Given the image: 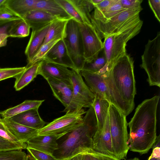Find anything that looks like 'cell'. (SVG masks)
I'll use <instances>...</instances> for the list:
<instances>
[{
    "label": "cell",
    "mask_w": 160,
    "mask_h": 160,
    "mask_svg": "<svg viewBox=\"0 0 160 160\" xmlns=\"http://www.w3.org/2000/svg\"><path fill=\"white\" fill-rule=\"evenodd\" d=\"M134 61L126 53L108 71L102 73L109 96L110 104L126 117L134 107L136 94Z\"/></svg>",
    "instance_id": "obj_1"
},
{
    "label": "cell",
    "mask_w": 160,
    "mask_h": 160,
    "mask_svg": "<svg viewBox=\"0 0 160 160\" xmlns=\"http://www.w3.org/2000/svg\"><path fill=\"white\" fill-rule=\"evenodd\" d=\"M159 99V96L156 95L143 101L128 123V143L130 151L142 155L153 148L158 137L157 112Z\"/></svg>",
    "instance_id": "obj_2"
},
{
    "label": "cell",
    "mask_w": 160,
    "mask_h": 160,
    "mask_svg": "<svg viewBox=\"0 0 160 160\" xmlns=\"http://www.w3.org/2000/svg\"><path fill=\"white\" fill-rule=\"evenodd\" d=\"M97 129V118L91 106L80 125L58 139V149L53 155L57 160H68L78 154H87L92 149V138Z\"/></svg>",
    "instance_id": "obj_3"
},
{
    "label": "cell",
    "mask_w": 160,
    "mask_h": 160,
    "mask_svg": "<svg viewBox=\"0 0 160 160\" xmlns=\"http://www.w3.org/2000/svg\"><path fill=\"white\" fill-rule=\"evenodd\" d=\"M142 24L143 21L141 20L136 24L104 38L103 50L107 61L105 66L106 72L127 53L126 47L127 42L139 32Z\"/></svg>",
    "instance_id": "obj_4"
},
{
    "label": "cell",
    "mask_w": 160,
    "mask_h": 160,
    "mask_svg": "<svg viewBox=\"0 0 160 160\" xmlns=\"http://www.w3.org/2000/svg\"><path fill=\"white\" fill-rule=\"evenodd\" d=\"M108 113L114 153L117 158L125 160L129 150L126 117L112 104Z\"/></svg>",
    "instance_id": "obj_5"
},
{
    "label": "cell",
    "mask_w": 160,
    "mask_h": 160,
    "mask_svg": "<svg viewBox=\"0 0 160 160\" xmlns=\"http://www.w3.org/2000/svg\"><path fill=\"white\" fill-rule=\"evenodd\" d=\"M142 9L141 7L127 9L104 22L91 18V23L102 40L139 22L141 20L139 14Z\"/></svg>",
    "instance_id": "obj_6"
},
{
    "label": "cell",
    "mask_w": 160,
    "mask_h": 160,
    "mask_svg": "<svg viewBox=\"0 0 160 160\" xmlns=\"http://www.w3.org/2000/svg\"><path fill=\"white\" fill-rule=\"evenodd\" d=\"M141 67L148 75V81L150 86L160 87V32L156 37L149 40L145 46L142 56Z\"/></svg>",
    "instance_id": "obj_7"
},
{
    "label": "cell",
    "mask_w": 160,
    "mask_h": 160,
    "mask_svg": "<svg viewBox=\"0 0 160 160\" xmlns=\"http://www.w3.org/2000/svg\"><path fill=\"white\" fill-rule=\"evenodd\" d=\"M75 70L80 71L85 62L82 36L78 22L73 18L68 21L62 39Z\"/></svg>",
    "instance_id": "obj_8"
},
{
    "label": "cell",
    "mask_w": 160,
    "mask_h": 160,
    "mask_svg": "<svg viewBox=\"0 0 160 160\" xmlns=\"http://www.w3.org/2000/svg\"><path fill=\"white\" fill-rule=\"evenodd\" d=\"M86 112L82 108L67 112L64 115L54 119L38 130L37 135L66 133L82 123L83 115Z\"/></svg>",
    "instance_id": "obj_9"
},
{
    "label": "cell",
    "mask_w": 160,
    "mask_h": 160,
    "mask_svg": "<svg viewBox=\"0 0 160 160\" xmlns=\"http://www.w3.org/2000/svg\"><path fill=\"white\" fill-rule=\"evenodd\" d=\"M70 80L73 86V93L69 112L79 110L92 106L95 95L84 81L80 72L72 69Z\"/></svg>",
    "instance_id": "obj_10"
},
{
    "label": "cell",
    "mask_w": 160,
    "mask_h": 160,
    "mask_svg": "<svg viewBox=\"0 0 160 160\" xmlns=\"http://www.w3.org/2000/svg\"><path fill=\"white\" fill-rule=\"evenodd\" d=\"M78 23L82 36L84 58L85 62H90L97 58L103 49V43L92 24Z\"/></svg>",
    "instance_id": "obj_11"
},
{
    "label": "cell",
    "mask_w": 160,
    "mask_h": 160,
    "mask_svg": "<svg viewBox=\"0 0 160 160\" xmlns=\"http://www.w3.org/2000/svg\"><path fill=\"white\" fill-rule=\"evenodd\" d=\"M46 80L54 96L64 106L63 112L69 111L73 93V86L70 80L50 78Z\"/></svg>",
    "instance_id": "obj_12"
},
{
    "label": "cell",
    "mask_w": 160,
    "mask_h": 160,
    "mask_svg": "<svg viewBox=\"0 0 160 160\" xmlns=\"http://www.w3.org/2000/svg\"><path fill=\"white\" fill-rule=\"evenodd\" d=\"M7 134L15 142H26L32 138L38 135V130L17 123L10 118H1Z\"/></svg>",
    "instance_id": "obj_13"
},
{
    "label": "cell",
    "mask_w": 160,
    "mask_h": 160,
    "mask_svg": "<svg viewBox=\"0 0 160 160\" xmlns=\"http://www.w3.org/2000/svg\"><path fill=\"white\" fill-rule=\"evenodd\" d=\"M65 133L55 135H37L26 142L27 147L53 155L58 149V140Z\"/></svg>",
    "instance_id": "obj_14"
},
{
    "label": "cell",
    "mask_w": 160,
    "mask_h": 160,
    "mask_svg": "<svg viewBox=\"0 0 160 160\" xmlns=\"http://www.w3.org/2000/svg\"><path fill=\"white\" fill-rule=\"evenodd\" d=\"M80 72L95 95L100 98L105 99L110 103L109 96L102 74L83 70H81Z\"/></svg>",
    "instance_id": "obj_15"
},
{
    "label": "cell",
    "mask_w": 160,
    "mask_h": 160,
    "mask_svg": "<svg viewBox=\"0 0 160 160\" xmlns=\"http://www.w3.org/2000/svg\"><path fill=\"white\" fill-rule=\"evenodd\" d=\"M72 71L62 65L45 60L40 62L38 75L46 80L52 78L60 79L70 80Z\"/></svg>",
    "instance_id": "obj_16"
},
{
    "label": "cell",
    "mask_w": 160,
    "mask_h": 160,
    "mask_svg": "<svg viewBox=\"0 0 160 160\" xmlns=\"http://www.w3.org/2000/svg\"><path fill=\"white\" fill-rule=\"evenodd\" d=\"M44 60L75 70L63 39L59 41L52 47Z\"/></svg>",
    "instance_id": "obj_17"
},
{
    "label": "cell",
    "mask_w": 160,
    "mask_h": 160,
    "mask_svg": "<svg viewBox=\"0 0 160 160\" xmlns=\"http://www.w3.org/2000/svg\"><path fill=\"white\" fill-rule=\"evenodd\" d=\"M92 149L99 153L115 156L112 146L108 113L102 132L98 136L92 138Z\"/></svg>",
    "instance_id": "obj_18"
},
{
    "label": "cell",
    "mask_w": 160,
    "mask_h": 160,
    "mask_svg": "<svg viewBox=\"0 0 160 160\" xmlns=\"http://www.w3.org/2000/svg\"><path fill=\"white\" fill-rule=\"evenodd\" d=\"M29 25L32 31L40 29L58 18L48 12L34 9L28 13L22 18Z\"/></svg>",
    "instance_id": "obj_19"
},
{
    "label": "cell",
    "mask_w": 160,
    "mask_h": 160,
    "mask_svg": "<svg viewBox=\"0 0 160 160\" xmlns=\"http://www.w3.org/2000/svg\"><path fill=\"white\" fill-rule=\"evenodd\" d=\"M38 109H31L15 115L10 118L18 124L39 130L44 127L48 123L41 118Z\"/></svg>",
    "instance_id": "obj_20"
},
{
    "label": "cell",
    "mask_w": 160,
    "mask_h": 160,
    "mask_svg": "<svg viewBox=\"0 0 160 160\" xmlns=\"http://www.w3.org/2000/svg\"><path fill=\"white\" fill-rule=\"evenodd\" d=\"M50 24L38 30L32 31L25 52L28 62L32 59L42 46Z\"/></svg>",
    "instance_id": "obj_21"
},
{
    "label": "cell",
    "mask_w": 160,
    "mask_h": 160,
    "mask_svg": "<svg viewBox=\"0 0 160 160\" xmlns=\"http://www.w3.org/2000/svg\"><path fill=\"white\" fill-rule=\"evenodd\" d=\"M110 103L107 100L95 96L92 107L93 108L97 122V129L93 138H96L102 132L108 115Z\"/></svg>",
    "instance_id": "obj_22"
},
{
    "label": "cell",
    "mask_w": 160,
    "mask_h": 160,
    "mask_svg": "<svg viewBox=\"0 0 160 160\" xmlns=\"http://www.w3.org/2000/svg\"><path fill=\"white\" fill-rule=\"evenodd\" d=\"M35 9L45 11L60 19L72 18L55 0H38Z\"/></svg>",
    "instance_id": "obj_23"
},
{
    "label": "cell",
    "mask_w": 160,
    "mask_h": 160,
    "mask_svg": "<svg viewBox=\"0 0 160 160\" xmlns=\"http://www.w3.org/2000/svg\"><path fill=\"white\" fill-rule=\"evenodd\" d=\"M40 62L26 68L22 72L14 78L16 80L14 87L16 91H20L36 77L38 75Z\"/></svg>",
    "instance_id": "obj_24"
},
{
    "label": "cell",
    "mask_w": 160,
    "mask_h": 160,
    "mask_svg": "<svg viewBox=\"0 0 160 160\" xmlns=\"http://www.w3.org/2000/svg\"><path fill=\"white\" fill-rule=\"evenodd\" d=\"M38 0H6L5 6L22 18L28 12L35 9Z\"/></svg>",
    "instance_id": "obj_25"
},
{
    "label": "cell",
    "mask_w": 160,
    "mask_h": 160,
    "mask_svg": "<svg viewBox=\"0 0 160 160\" xmlns=\"http://www.w3.org/2000/svg\"><path fill=\"white\" fill-rule=\"evenodd\" d=\"M69 20L58 19L51 23L42 45L56 38L63 39L65 35L67 25Z\"/></svg>",
    "instance_id": "obj_26"
},
{
    "label": "cell",
    "mask_w": 160,
    "mask_h": 160,
    "mask_svg": "<svg viewBox=\"0 0 160 160\" xmlns=\"http://www.w3.org/2000/svg\"><path fill=\"white\" fill-rule=\"evenodd\" d=\"M44 100H26L13 107L0 112V115L3 118L11 117L26 111L38 108Z\"/></svg>",
    "instance_id": "obj_27"
},
{
    "label": "cell",
    "mask_w": 160,
    "mask_h": 160,
    "mask_svg": "<svg viewBox=\"0 0 160 160\" xmlns=\"http://www.w3.org/2000/svg\"><path fill=\"white\" fill-rule=\"evenodd\" d=\"M126 10L127 9L122 7L120 0H118L116 3L102 12L94 10L91 15V18L104 22Z\"/></svg>",
    "instance_id": "obj_28"
},
{
    "label": "cell",
    "mask_w": 160,
    "mask_h": 160,
    "mask_svg": "<svg viewBox=\"0 0 160 160\" xmlns=\"http://www.w3.org/2000/svg\"><path fill=\"white\" fill-rule=\"evenodd\" d=\"M85 20L86 23L92 24L90 12L94 7L90 0H71Z\"/></svg>",
    "instance_id": "obj_29"
},
{
    "label": "cell",
    "mask_w": 160,
    "mask_h": 160,
    "mask_svg": "<svg viewBox=\"0 0 160 160\" xmlns=\"http://www.w3.org/2000/svg\"><path fill=\"white\" fill-rule=\"evenodd\" d=\"M107 63L106 57L103 49L97 58L90 62H85L82 70L97 73L103 69Z\"/></svg>",
    "instance_id": "obj_30"
},
{
    "label": "cell",
    "mask_w": 160,
    "mask_h": 160,
    "mask_svg": "<svg viewBox=\"0 0 160 160\" xmlns=\"http://www.w3.org/2000/svg\"><path fill=\"white\" fill-rule=\"evenodd\" d=\"M72 18L81 23H86L85 20L71 0H55Z\"/></svg>",
    "instance_id": "obj_31"
},
{
    "label": "cell",
    "mask_w": 160,
    "mask_h": 160,
    "mask_svg": "<svg viewBox=\"0 0 160 160\" xmlns=\"http://www.w3.org/2000/svg\"><path fill=\"white\" fill-rule=\"evenodd\" d=\"M60 40L61 39L56 38L42 45L32 59L28 62L26 68H28L44 60L52 47Z\"/></svg>",
    "instance_id": "obj_32"
},
{
    "label": "cell",
    "mask_w": 160,
    "mask_h": 160,
    "mask_svg": "<svg viewBox=\"0 0 160 160\" xmlns=\"http://www.w3.org/2000/svg\"><path fill=\"white\" fill-rule=\"evenodd\" d=\"M30 27L23 19L15 24L9 32V37L23 38L29 35Z\"/></svg>",
    "instance_id": "obj_33"
},
{
    "label": "cell",
    "mask_w": 160,
    "mask_h": 160,
    "mask_svg": "<svg viewBox=\"0 0 160 160\" xmlns=\"http://www.w3.org/2000/svg\"><path fill=\"white\" fill-rule=\"evenodd\" d=\"M22 149L0 150V160H26L27 155Z\"/></svg>",
    "instance_id": "obj_34"
},
{
    "label": "cell",
    "mask_w": 160,
    "mask_h": 160,
    "mask_svg": "<svg viewBox=\"0 0 160 160\" xmlns=\"http://www.w3.org/2000/svg\"><path fill=\"white\" fill-rule=\"evenodd\" d=\"M26 67L14 68H0V81L11 78H15L22 72Z\"/></svg>",
    "instance_id": "obj_35"
},
{
    "label": "cell",
    "mask_w": 160,
    "mask_h": 160,
    "mask_svg": "<svg viewBox=\"0 0 160 160\" xmlns=\"http://www.w3.org/2000/svg\"><path fill=\"white\" fill-rule=\"evenodd\" d=\"M26 143L14 142L4 138L0 136V150L27 148Z\"/></svg>",
    "instance_id": "obj_36"
},
{
    "label": "cell",
    "mask_w": 160,
    "mask_h": 160,
    "mask_svg": "<svg viewBox=\"0 0 160 160\" xmlns=\"http://www.w3.org/2000/svg\"><path fill=\"white\" fill-rule=\"evenodd\" d=\"M29 154L34 160H57L52 155L32 148H27Z\"/></svg>",
    "instance_id": "obj_37"
},
{
    "label": "cell",
    "mask_w": 160,
    "mask_h": 160,
    "mask_svg": "<svg viewBox=\"0 0 160 160\" xmlns=\"http://www.w3.org/2000/svg\"><path fill=\"white\" fill-rule=\"evenodd\" d=\"M22 18L5 6L0 7V21H10Z\"/></svg>",
    "instance_id": "obj_38"
},
{
    "label": "cell",
    "mask_w": 160,
    "mask_h": 160,
    "mask_svg": "<svg viewBox=\"0 0 160 160\" xmlns=\"http://www.w3.org/2000/svg\"><path fill=\"white\" fill-rule=\"evenodd\" d=\"M87 154L90 156L91 160H123L114 156L99 153L92 149Z\"/></svg>",
    "instance_id": "obj_39"
},
{
    "label": "cell",
    "mask_w": 160,
    "mask_h": 160,
    "mask_svg": "<svg viewBox=\"0 0 160 160\" xmlns=\"http://www.w3.org/2000/svg\"><path fill=\"white\" fill-rule=\"evenodd\" d=\"M22 19L10 21H0V34L6 33L8 35L9 32L12 27Z\"/></svg>",
    "instance_id": "obj_40"
},
{
    "label": "cell",
    "mask_w": 160,
    "mask_h": 160,
    "mask_svg": "<svg viewBox=\"0 0 160 160\" xmlns=\"http://www.w3.org/2000/svg\"><path fill=\"white\" fill-rule=\"evenodd\" d=\"M122 7L127 9H133L141 7L142 0H120Z\"/></svg>",
    "instance_id": "obj_41"
},
{
    "label": "cell",
    "mask_w": 160,
    "mask_h": 160,
    "mask_svg": "<svg viewBox=\"0 0 160 160\" xmlns=\"http://www.w3.org/2000/svg\"><path fill=\"white\" fill-rule=\"evenodd\" d=\"M160 137L158 136L151 155L147 160H160Z\"/></svg>",
    "instance_id": "obj_42"
},
{
    "label": "cell",
    "mask_w": 160,
    "mask_h": 160,
    "mask_svg": "<svg viewBox=\"0 0 160 160\" xmlns=\"http://www.w3.org/2000/svg\"><path fill=\"white\" fill-rule=\"evenodd\" d=\"M148 4L156 18L160 22V0H149Z\"/></svg>",
    "instance_id": "obj_43"
},
{
    "label": "cell",
    "mask_w": 160,
    "mask_h": 160,
    "mask_svg": "<svg viewBox=\"0 0 160 160\" xmlns=\"http://www.w3.org/2000/svg\"><path fill=\"white\" fill-rule=\"evenodd\" d=\"M118 0H102L100 3L95 6L94 10L101 12L116 3Z\"/></svg>",
    "instance_id": "obj_44"
},
{
    "label": "cell",
    "mask_w": 160,
    "mask_h": 160,
    "mask_svg": "<svg viewBox=\"0 0 160 160\" xmlns=\"http://www.w3.org/2000/svg\"><path fill=\"white\" fill-rule=\"evenodd\" d=\"M9 37L8 35L6 33H2L0 34V48L6 45L7 39Z\"/></svg>",
    "instance_id": "obj_45"
},
{
    "label": "cell",
    "mask_w": 160,
    "mask_h": 160,
    "mask_svg": "<svg viewBox=\"0 0 160 160\" xmlns=\"http://www.w3.org/2000/svg\"><path fill=\"white\" fill-rule=\"evenodd\" d=\"M82 154L75 155L68 160H82Z\"/></svg>",
    "instance_id": "obj_46"
},
{
    "label": "cell",
    "mask_w": 160,
    "mask_h": 160,
    "mask_svg": "<svg viewBox=\"0 0 160 160\" xmlns=\"http://www.w3.org/2000/svg\"><path fill=\"white\" fill-rule=\"evenodd\" d=\"M82 160H91L89 155L87 154H82Z\"/></svg>",
    "instance_id": "obj_47"
},
{
    "label": "cell",
    "mask_w": 160,
    "mask_h": 160,
    "mask_svg": "<svg viewBox=\"0 0 160 160\" xmlns=\"http://www.w3.org/2000/svg\"><path fill=\"white\" fill-rule=\"evenodd\" d=\"M102 1V0H90L91 2L92 3L94 6L98 4Z\"/></svg>",
    "instance_id": "obj_48"
},
{
    "label": "cell",
    "mask_w": 160,
    "mask_h": 160,
    "mask_svg": "<svg viewBox=\"0 0 160 160\" xmlns=\"http://www.w3.org/2000/svg\"><path fill=\"white\" fill-rule=\"evenodd\" d=\"M26 160H34L32 158L29 154L27 155Z\"/></svg>",
    "instance_id": "obj_49"
},
{
    "label": "cell",
    "mask_w": 160,
    "mask_h": 160,
    "mask_svg": "<svg viewBox=\"0 0 160 160\" xmlns=\"http://www.w3.org/2000/svg\"><path fill=\"white\" fill-rule=\"evenodd\" d=\"M1 118L0 117V119ZM0 129L4 130L5 131V129L2 123L0 122ZM6 132V131H5Z\"/></svg>",
    "instance_id": "obj_50"
},
{
    "label": "cell",
    "mask_w": 160,
    "mask_h": 160,
    "mask_svg": "<svg viewBox=\"0 0 160 160\" xmlns=\"http://www.w3.org/2000/svg\"><path fill=\"white\" fill-rule=\"evenodd\" d=\"M6 0H0V7L3 5Z\"/></svg>",
    "instance_id": "obj_51"
},
{
    "label": "cell",
    "mask_w": 160,
    "mask_h": 160,
    "mask_svg": "<svg viewBox=\"0 0 160 160\" xmlns=\"http://www.w3.org/2000/svg\"><path fill=\"white\" fill-rule=\"evenodd\" d=\"M125 160H140L139 158H138L135 157L133 158L129 159H125Z\"/></svg>",
    "instance_id": "obj_52"
}]
</instances>
